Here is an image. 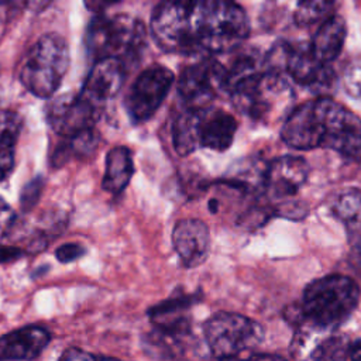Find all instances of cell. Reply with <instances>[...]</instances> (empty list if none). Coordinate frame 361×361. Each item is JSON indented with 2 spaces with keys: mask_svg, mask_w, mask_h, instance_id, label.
Wrapping results in <instances>:
<instances>
[{
  "mask_svg": "<svg viewBox=\"0 0 361 361\" xmlns=\"http://www.w3.org/2000/svg\"><path fill=\"white\" fill-rule=\"evenodd\" d=\"M151 32L165 52L212 55L235 49L248 37L250 23L233 1H162L152 11Z\"/></svg>",
  "mask_w": 361,
  "mask_h": 361,
  "instance_id": "obj_1",
  "label": "cell"
},
{
  "mask_svg": "<svg viewBox=\"0 0 361 361\" xmlns=\"http://www.w3.org/2000/svg\"><path fill=\"white\" fill-rule=\"evenodd\" d=\"M87 54L94 61L118 59L127 68L135 62L147 45L142 21L127 16L96 14L85 34Z\"/></svg>",
  "mask_w": 361,
  "mask_h": 361,
  "instance_id": "obj_2",
  "label": "cell"
},
{
  "mask_svg": "<svg viewBox=\"0 0 361 361\" xmlns=\"http://www.w3.org/2000/svg\"><path fill=\"white\" fill-rule=\"evenodd\" d=\"M233 104L245 116L265 124L286 118L292 111L295 92L285 73L264 69L237 85L228 92Z\"/></svg>",
  "mask_w": 361,
  "mask_h": 361,
  "instance_id": "obj_3",
  "label": "cell"
},
{
  "mask_svg": "<svg viewBox=\"0 0 361 361\" xmlns=\"http://www.w3.org/2000/svg\"><path fill=\"white\" fill-rule=\"evenodd\" d=\"M237 120L214 107L183 110L172 126V142L179 155H189L203 147L226 151L234 141Z\"/></svg>",
  "mask_w": 361,
  "mask_h": 361,
  "instance_id": "obj_4",
  "label": "cell"
},
{
  "mask_svg": "<svg viewBox=\"0 0 361 361\" xmlns=\"http://www.w3.org/2000/svg\"><path fill=\"white\" fill-rule=\"evenodd\" d=\"M360 288L354 279L331 274L312 281L303 290L300 312L319 329H334L357 307Z\"/></svg>",
  "mask_w": 361,
  "mask_h": 361,
  "instance_id": "obj_5",
  "label": "cell"
},
{
  "mask_svg": "<svg viewBox=\"0 0 361 361\" xmlns=\"http://www.w3.org/2000/svg\"><path fill=\"white\" fill-rule=\"evenodd\" d=\"M69 68V47L58 34L39 37L25 54L18 78L37 97H51L62 83Z\"/></svg>",
  "mask_w": 361,
  "mask_h": 361,
  "instance_id": "obj_6",
  "label": "cell"
},
{
  "mask_svg": "<svg viewBox=\"0 0 361 361\" xmlns=\"http://www.w3.org/2000/svg\"><path fill=\"white\" fill-rule=\"evenodd\" d=\"M203 331L212 354L220 360H231L255 348L264 337V330L255 320L230 312L213 314Z\"/></svg>",
  "mask_w": 361,
  "mask_h": 361,
  "instance_id": "obj_7",
  "label": "cell"
},
{
  "mask_svg": "<svg viewBox=\"0 0 361 361\" xmlns=\"http://www.w3.org/2000/svg\"><path fill=\"white\" fill-rule=\"evenodd\" d=\"M267 61L269 71L288 73L298 85L319 92V97H327L334 86V72L313 55L310 44H276Z\"/></svg>",
  "mask_w": 361,
  "mask_h": 361,
  "instance_id": "obj_8",
  "label": "cell"
},
{
  "mask_svg": "<svg viewBox=\"0 0 361 361\" xmlns=\"http://www.w3.org/2000/svg\"><path fill=\"white\" fill-rule=\"evenodd\" d=\"M323 135L322 148L347 158H361V120L330 97H317Z\"/></svg>",
  "mask_w": 361,
  "mask_h": 361,
  "instance_id": "obj_9",
  "label": "cell"
},
{
  "mask_svg": "<svg viewBox=\"0 0 361 361\" xmlns=\"http://www.w3.org/2000/svg\"><path fill=\"white\" fill-rule=\"evenodd\" d=\"M176 89L188 109L209 107L220 92H227L226 66L214 58L188 65L176 80Z\"/></svg>",
  "mask_w": 361,
  "mask_h": 361,
  "instance_id": "obj_10",
  "label": "cell"
},
{
  "mask_svg": "<svg viewBox=\"0 0 361 361\" xmlns=\"http://www.w3.org/2000/svg\"><path fill=\"white\" fill-rule=\"evenodd\" d=\"M175 82L173 73L162 65H151L133 82L126 99L128 116L134 123L149 120L168 96Z\"/></svg>",
  "mask_w": 361,
  "mask_h": 361,
  "instance_id": "obj_11",
  "label": "cell"
},
{
  "mask_svg": "<svg viewBox=\"0 0 361 361\" xmlns=\"http://www.w3.org/2000/svg\"><path fill=\"white\" fill-rule=\"evenodd\" d=\"M102 110L80 93H68L58 96L48 104L47 120L58 135L72 138L93 130Z\"/></svg>",
  "mask_w": 361,
  "mask_h": 361,
  "instance_id": "obj_12",
  "label": "cell"
},
{
  "mask_svg": "<svg viewBox=\"0 0 361 361\" xmlns=\"http://www.w3.org/2000/svg\"><path fill=\"white\" fill-rule=\"evenodd\" d=\"M322 118L317 99L292 109L283 121L282 141L295 149H313L322 147Z\"/></svg>",
  "mask_w": 361,
  "mask_h": 361,
  "instance_id": "obj_13",
  "label": "cell"
},
{
  "mask_svg": "<svg viewBox=\"0 0 361 361\" xmlns=\"http://www.w3.org/2000/svg\"><path fill=\"white\" fill-rule=\"evenodd\" d=\"M309 165L300 157H278L264 173V188L274 199L295 195L307 180Z\"/></svg>",
  "mask_w": 361,
  "mask_h": 361,
  "instance_id": "obj_14",
  "label": "cell"
},
{
  "mask_svg": "<svg viewBox=\"0 0 361 361\" xmlns=\"http://www.w3.org/2000/svg\"><path fill=\"white\" fill-rule=\"evenodd\" d=\"M127 68L118 59L107 58L96 61L79 92L94 106H103L111 100L123 86Z\"/></svg>",
  "mask_w": 361,
  "mask_h": 361,
  "instance_id": "obj_15",
  "label": "cell"
},
{
  "mask_svg": "<svg viewBox=\"0 0 361 361\" xmlns=\"http://www.w3.org/2000/svg\"><path fill=\"white\" fill-rule=\"evenodd\" d=\"M172 244L185 267H199L209 255V228L199 219H180L172 230Z\"/></svg>",
  "mask_w": 361,
  "mask_h": 361,
  "instance_id": "obj_16",
  "label": "cell"
},
{
  "mask_svg": "<svg viewBox=\"0 0 361 361\" xmlns=\"http://www.w3.org/2000/svg\"><path fill=\"white\" fill-rule=\"evenodd\" d=\"M51 334L41 326H25L0 337V361H25L38 357Z\"/></svg>",
  "mask_w": 361,
  "mask_h": 361,
  "instance_id": "obj_17",
  "label": "cell"
},
{
  "mask_svg": "<svg viewBox=\"0 0 361 361\" xmlns=\"http://www.w3.org/2000/svg\"><path fill=\"white\" fill-rule=\"evenodd\" d=\"M347 37V25L341 16L333 14L326 21L320 23L310 48L313 55L324 65L334 61L343 49Z\"/></svg>",
  "mask_w": 361,
  "mask_h": 361,
  "instance_id": "obj_18",
  "label": "cell"
},
{
  "mask_svg": "<svg viewBox=\"0 0 361 361\" xmlns=\"http://www.w3.org/2000/svg\"><path fill=\"white\" fill-rule=\"evenodd\" d=\"M134 172L131 152L127 147H114L106 157V169L103 176V189L109 193H121Z\"/></svg>",
  "mask_w": 361,
  "mask_h": 361,
  "instance_id": "obj_19",
  "label": "cell"
},
{
  "mask_svg": "<svg viewBox=\"0 0 361 361\" xmlns=\"http://www.w3.org/2000/svg\"><path fill=\"white\" fill-rule=\"evenodd\" d=\"M334 213L344 223L351 243L361 251V189L343 192L334 204Z\"/></svg>",
  "mask_w": 361,
  "mask_h": 361,
  "instance_id": "obj_20",
  "label": "cell"
},
{
  "mask_svg": "<svg viewBox=\"0 0 361 361\" xmlns=\"http://www.w3.org/2000/svg\"><path fill=\"white\" fill-rule=\"evenodd\" d=\"M99 142H100V135L94 128L85 131L76 137L65 138V142L55 149L52 155V162L55 166H58V165H63L72 155L89 157L97 149Z\"/></svg>",
  "mask_w": 361,
  "mask_h": 361,
  "instance_id": "obj_21",
  "label": "cell"
},
{
  "mask_svg": "<svg viewBox=\"0 0 361 361\" xmlns=\"http://www.w3.org/2000/svg\"><path fill=\"white\" fill-rule=\"evenodd\" d=\"M351 341L344 336L329 337L314 348L312 361H353Z\"/></svg>",
  "mask_w": 361,
  "mask_h": 361,
  "instance_id": "obj_22",
  "label": "cell"
},
{
  "mask_svg": "<svg viewBox=\"0 0 361 361\" xmlns=\"http://www.w3.org/2000/svg\"><path fill=\"white\" fill-rule=\"evenodd\" d=\"M334 3L331 1H300L293 13V20L299 27H309L331 17Z\"/></svg>",
  "mask_w": 361,
  "mask_h": 361,
  "instance_id": "obj_23",
  "label": "cell"
},
{
  "mask_svg": "<svg viewBox=\"0 0 361 361\" xmlns=\"http://www.w3.org/2000/svg\"><path fill=\"white\" fill-rule=\"evenodd\" d=\"M21 124L7 127L0 133V182L6 180L16 164V142Z\"/></svg>",
  "mask_w": 361,
  "mask_h": 361,
  "instance_id": "obj_24",
  "label": "cell"
},
{
  "mask_svg": "<svg viewBox=\"0 0 361 361\" xmlns=\"http://www.w3.org/2000/svg\"><path fill=\"white\" fill-rule=\"evenodd\" d=\"M343 86L347 94L361 99V56L353 59L343 72Z\"/></svg>",
  "mask_w": 361,
  "mask_h": 361,
  "instance_id": "obj_25",
  "label": "cell"
},
{
  "mask_svg": "<svg viewBox=\"0 0 361 361\" xmlns=\"http://www.w3.org/2000/svg\"><path fill=\"white\" fill-rule=\"evenodd\" d=\"M59 361H120L117 358L104 357L93 353H87L80 348H68L59 358Z\"/></svg>",
  "mask_w": 361,
  "mask_h": 361,
  "instance_id": "obj_26",
  "label": "cell"
},
{
  "mask_svg": "<svg viewBox=\"0 0 361 361\" xmlns=\"http://www.w3.org/2000/svg\"><path fill=\"white\" fill-rule=\"evenodd\" d=\"M85 254V247L79 243H66L62 244L61 247L56 248L55 251V257L59 262L62 264H68L72 262L78 258H80Z\"/></svg>",
  "mask_w": 361,
  "mask_h": 361,
  "instance_id": "obj_27",
  "label": "cell"
},
{
  "mask_svg": "<svg viewBox=\"0 0 361 361\" xmlns=\"http://www.w3.org/2000/svg\"><path fill=\"white\" fill-rule=\"evenodd\" d=\"M41 186H42V180L41 179H34L32 182H30L21 193V204L24 209H30L31 206L35 204V200L38 199V196L41 195Z\"/></svg>",
  "mask_w": 361,
  "mask_h": 361,
  "instance_id": "obj_28",
  "label": "cell"
},
{
  "mask_svg": "<svg viewBox=\"0 0 361 361\" xmlns=\"http://www.w3.org/2000/svg\"><path fill=\"white\" fill-rule=\"evenodd\" d=\"M23 255H24L23 250H20L17 247H10V245L0 244V264L16 261Z\"/></svg>",
  "mask_w": 361,
  "mask_h": 361,
  "instance_id": "obj_29",
  "label": "cell"
},
{
  "mask_svg": "<svg viewBox=\"0 0 361 361\" xmlns=\"http://www.w3.org/2000/svg\"><path fill=\"white\" fill-rule=\"evenodd\" d=\"M13 220H14V212L7 204V202H4L0 197V231H4L11 224Z\"/></svg>",
  "mask_w": 361,
  "mask_h": 361,
  "instance_id": "obj_30",
  "label": "cell"
},
{
  "mask_svg": "<svg viewBox=\"0 0 361 361\" xmlns=\"http://www.w3.org/2000/svg\"><path fill=\"white\" fill-rule=\"evenodd\" d=\"M245 361H286L285 358L279 355H271V354H259V355H252Z\"/></svg>",
  "mask_w": 361,
  "mask_h": 361,
  "instance_id": "obj_31",
  "label": "cell"
}]
</instances>
